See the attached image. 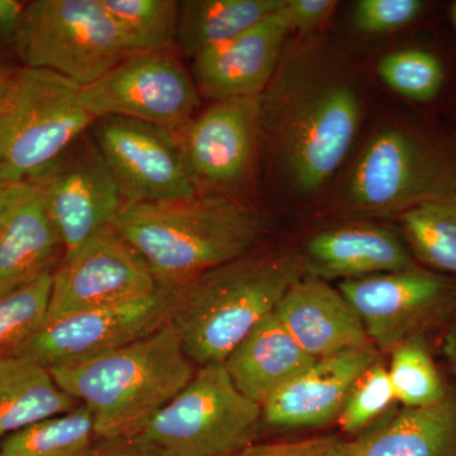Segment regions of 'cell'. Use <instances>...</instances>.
I'll use <instances>...</instances> for the list:
<instances>
[{
    "mask_svg": "<svg viewBox=\"0 0 456 456\" xmlns=\"http://www.w3.org/2000/svg\"><path fill=\"white\" fill-rule=\"evenodd\" d=\"M112 227L165 289L253 253L264 230L250 207L203 193L171 202L126 204Z\"/></svg>",
    "mask_w": 456,
    "mask_h": 456,
    "instance_id": "cell-1",
    "label": "cell"
},
{
    "mask_svg": "<svg viewBox=\"0 0 456 456\" xmlns=\"http://www.w3.org/2000/svg\"><path fill=\"white\" fill-rule=\"evenodd\" d=\"M305 274L301 255H245L173 289L169 322L193 364H224Z\"/></svg>",
    "mask_w": 456,
    "mask_h": 456,
    "instance_id": "cell-2",
    "label": "cell"
},
{
    "mask_svg": "<svg viewBox=\"0 0 456 456\" xmlns=\"http://www.w3.org/2000/svg\"><path fill=\"white\" fill-rule=\"evenodd\" d=\"M171 323L94 358L50 369L62 391L88 408L95 436L130 440L194 377Z\"/></svg>",
    "mask_w": 456,
    "mask_h": 456,
    "instance_id": "cell-3",
    "label": "cell"
},
{
    "mask_svg": "<svg viewBox=\"0 0 456 456\" xmlns=\"http://www.w3.org/2000/svg\"><path fill=\"white\" fill-rule=\"evenodd\" d=\"M287 92L263 94V132L273 137L279 161L302 193H314L344 163L358 134L362 102L345 77L302 74Z\"/></svg>",
    "mask_w": 456,
    "mask_h": 456,
    "instance_id": "cell-4",
    "label": "cell"
},
{
    "mask_svg": "<svg viewBox=\"0 0 456 456\" xmlns=\"http://www.w3.org/2000/svg\"><path fill=\"white\" fill-rule=\"evenodd\" d=\"M80 94L68 77L18 66L0 103V178L29 182L90 130Z\"/></svg>",
    "mask_w": 456,
    "mask_h": 456,
    "instance_id": "cell-5",
    "label": "cell"
},
{
    "mask_svg": "<svg viewBox=\"0 0 456 456\" xmlns=\"http://www.w3.org/2000/svg\"><path fill=\"white\" fill-rule=\"evenodd\" d=\"M456 193V142L411 128H383L354 165L346 185L353 211L407 212Z\"/></svg>",
    "mask_w": 456,
    "mask_h": 456,
    "instance_id": "cell-6",
    "label": "cell"
},
{
    "mask_svg": "<svg viewBox=\"0 0 456 456\" xmlns=\"http://www.w3.org/2000/svg\"><path fill=\"white\" fill-rule=\"evenodd\" d=\"M261 419V406L224 365L209 364L132 440L161 456H235L253 444Z\"/></svg>",
    "mask_w": 456,
    "mask_h": 456,
    "instance_id": "cell-7",
    "label": "cell"
},
{
    "mask_svg": "<svg viewBox=\"0 0 456 456\" xmlns=\"http://www.w3.org/2000/svg\"><path fill=\"white\" fill-rule=\"evenodd\" d=\"M132 53L102 0L27 2L16 40L20 66L53 71L84 88Z\"/></svg>",
    "mask_w": 456,
    "mask_h": 456,
    "instance_id": "cell-8",
    "label": "cell"
},
{
    "mask_svg": "<svg viewBox=\"0 0 456 456\" xmlns=\"http://www.w3.org/2000/svg\"><path fill=\"white\" fill-rule=\"evenodd\" d=\"M200 97L193 77L171 50L132 53L80 94L94 119L122 117L174 134L193 118Z\"/></svg>",
    "mask_w": 456,
    "mask_h": 456,
    "instance_id": "cell-9",
    "label": "cell"
},
{
    "mask_svg": "<svg viewBox=\"0 0 456 456\" xmlns=\"http://www.w3.org/2000/svg\"><path fill=\"white\" fill-rule=\"evenodd\" d=\"M29 183L40 191L65 254L112 227L125 206L112 170L90 131Z\"/></svg>",
    "mask_w": 456,
    "mask_h": 456,
    "instance_id": "cell-10",
    "label": "cell"
},
{
    "mask_svg": "<svg viewBox=\"0 0 456 456\" xmlns=\"http://www.w3.org/2000/svg\"><path fill=\"white\" fill-rule=\"evenodd\" d=\"M173 289L160 288L141 301L46 318L13 355L53 369L94 358L169 323Z\"/></svg>",
    "mask_w": 456,
    "mask_h": 456,
    "instance_id": "cell-11",
    "label": "cell"
},
{
    "mask_svg": "<svg viewBox=\"0 0 456 456\" xmlns=\"http://www.w3.org/2000/svg\"><path fill=\"white\" fill-rule=\"evenodd\" d=\"M160 288L145 260L110 227L64 254L53 273L46 318L141 301Z\"/></svg>",
    "mask_w": 456,
    "mask_h": 456,
    "instance_id": "cell-12",
    "label": "cell"
},
{
    "mask_svg": "<svg viewBox=\"0 0 456 456\" xmlns=\"http://www.w3.org/2000/svg\"><path fill=\"white\" fill-rule=\"evenodd\" d=\"M338 290L359 314L371 345L387 353L422 335L456 303V285L446 275L417 265L346 279Z\"/></svg>",
    "mask_w": 456,
    "mask_h": 456,
    "instance_id": "cell-13",
    "label": "cell"
},
{
    "mask_svg": "<svg viewBox=\"0 0 456 456\" xmlns=\"http://www.w3.org/2000/svg\"><path fill=\"white\" fill-rule=\"evenodd\" d=\"M89 131L112 170L125 206L171 202L200 193L174 132L122 117L95 119Z\"/></svg>",
    "mask_w": 456,
    "mask_h": 456,
    "instance_id": "cell-14",
    "label": "cell"
},
{
    "mask_svg": "<svg viewBox=\"0 0 456 456\" xmlns=\"http://www.w3.org/2000/svg\"><path fill=\"white\" fill-rule=\"evenodd\" d=\"M263 134V95L213 102L175 132L197 191H227L246 178Z\"/></svg>",
    "mask_w": 456,
    "mask_h": 456,
    "instance_id": "cell-15",
    "label": "cell"
},
{
    "mask_svg": "<svg viewBox=\"0 0 456 456\" xmlns=\"http://www.w3.org/2000/svg\"><path fill=\"white\" fill-rule=\"evenodd\" d=\"M278 11L253 28L191 59V75L200 95L218 102L264 94L290 33Z\"/></svg>",
    "mask_w": 456,
    "mask_h": 456,
    "instance_id": "cell-16",
    "label": "cell"
},
{
    "mask_svg": "<svg viewBox=\"0 0 456 456\" xmlns=\"http://www.w3.org/2000/svg\"><path fill=\"white\" fill-rule=\"evenodd\" d=\"M377 360L378 350L371 344L317 359L261 406L264 421L278 428L338 421L351 386Z\"/></svg>",
    "mask_w": 456,
    "mask_h": 456,
    "instance_id": "cell-17",
    "label": "cell"
},
{
    "mask_svg": "<svg viewBox=\"0 0 456 456\" xmlns=\"http://www.w3.org/2000/svg\"><path fill=\"white\" fill-rule=\"evenodd\" d=\"M274 314L314 359L371 344L359 314L340 290L308 273L287 290Z\"/></svg>",
    "mask_w": 456,
    "mask_h": 456,
    "instance_id": "cell-18",
    "label": "cell"
},
{
    "mask_svg": "<svg viewBox=\"0 0 456 456\" xmlns=\"http://www.w3.org/2000/svg\"><path fill=\"white\" fill-rule=\"evenodd\" d=\"M64 254L40 191L18 183L0 224V296L53 274Z\"/></svg>",
    "mask_w": 456,
    "mask_h": 456,
    "instance_id": "cell-19",
    "label": "cell"
},
{
    "mask_svg": "<svg viewBox=\"0 0 456 456\" xmlns=\"http://www.w3.org/2000/svg\"><path fill=\"white\" fill-rule=\"evenodd\" d=\"M308 274L358 279L412 268L413 255L391 231L354 224L318 233L307 245Z\"/></svg>",
    "mask_w": 456,
    "mask_h": 456,
    "instance_id": "cell-20",
    "label": "cell"
},
{
    "mask_svg": "<svg viewBox=\"0 0 456 456\" xmlns=\"http://www.w3.org/2000/svg\"><path fill=\"white\" fill-rule=\"evenodd\" d=\"M316 360L297 344L273 312L237 345L224 365L236 388L263 406Z\"/></svg>",
    "mask_w": 456,
    "mask_h": 456,
    "instance_id": "cell-21",
    "label": "cell"
},
{
    "mask_svg": "<svg viewBox=\"0 0 456 456\" xmlns=\"http://www.w3.org/2000/svg\"><path fill=\"white\" fill-rule=\"evenodd\" d=\"M350 456H456V393L387 417L349 443Z\"/></svg>",
    "mask_w": 456,
    "mask_h": 456,
    "instance_id": "cell-22",
    "label": "cell"
},
{
    "mask_svg": "<svg viewBox=\"0 0 456 456\" xmlns=\"http://www.w3.org/2000/svg\"><path fill=\"white\" fill-rule=\"evenodd\" d=\"M79 404L60 388L49 368L22 356L0 359V441Z\"/></svg>",
    "mask_w": 456,
    "mask_h": 456,
    "instance_id": "cell-23",
    "label": "cell"
},
{
    "mask_svg": "<svg viewBox=\"0 0 456 456\" xmlns=\"http://www.w3.org/2000/svg\"><path fill=\"white\" fill-rule=\"evenodd\" d=\"M281 0H184L179 2L175 45L196 57L277 13Z\"/></svg>",
    "mask_w": 456,
    "mask_h": 456,
    "instance_id": "cell-24",
    "label": "cell"
},
{
    "mask_svg": "<svg viewBox=\"0 0 456 456\" xmlns=\"http://www.w3.org/2000/svg\"><path fill=\"white\" fill-rule=\"evenodd\" d=\"M399 217L413 256L432 272L456 275V193L419 204Z\"/></svg>",
    "mask_w": 456,
    "mask_h": 456,
    "instance_id": "cell-25",
    "label": "cell"
},
{
    "mask_svg": "<svg viewBox=\"0 0 456 456\" xmlns=\"http://www.w3.org/2000/svg\"><path fill=\"white\" fill-rule=\"evenodd\" d=\"M88 408L45 419L0 441V456H86L94 439Z\"/></svg>",
    "mask_w": 456,
    "mask_h": 456,
    "instance_id": "cell-26",
    "label": "cell"
},
{
    "mask_svg": "<svg viewBox=\"0 0 456 456\" xmlns=\"http://www.w3.org/2000/svg\"><path fill=\"white\" fill-rule=\"evenodd\" d=\"M395 399L404 407H428L448 395L424 336L407 338L391 351L388 368Z\"/></svg>",
    "mask_w": 456,
    "mask_h": 456,
    "instance_id": "cell-27",
    "label": "cell"
},
{
    "mask_svg": "<svg viewBox=\"0 0 456 456\" xmlns=\"http://www.w3.org/2000/svg\"><path fill=\"white\" fill-rule=\"evenodd\" d=\"M121 27L134 53L167 51L175 45L179 2L175 0H102Z\"/></svg>",
    "mask_w": 456,
    "mask_h": 456,
    "instance_id": "cell-28",
    "label": "cell"
},
{
    "mask_svg": "<svg viewBox=\"0 0 456 456\" xmlns=\"http://www.w3.org/2000/svg\"><path fill=\"white\" fill-rule=\"evenodd\" d=\"M51 284L46 274L0 296V359L13 355L46 320Z\"/></svg>",
    "mask_w": 456,
    "mask_h": 456,
    "instance_id": "cell-29",
    "label": "cell"
},
{
    "mask_svg": "<svg viewBox=\"0 0 456 456\" xmlns=\"http://www.w3.org/2000/svg\"><path fill=\"white\" fill-rule=\"evenodd\" d=\"M378 74L393 92L419 103L434 101L445 82V69L439 57L422 49L388 53L380 60Z\"/></svg>",
    "mask_w": 456,
    "mask_h": 456,
    "instance_id": "cell-30",
    "label": "cell"
},
{
    "mask_svg": "<svg viewBox=\"0 0 456 456\" xmlns=\"http://www.w3.org/2000/svg\"><path fill=\"white\" fill-rule=\"evenodd\" d=\"M397 402L388 369L379 360L365 369L351 386L338 422L347 434H360L382 419Z\"/></svg>",
    "mask_w": 456,
    "mask_h": 456,
    "instance_id": "cell-31",
    "label": "cell"
},
{
    "mask_svg": "<svg viewBox=\"0 0 456 456\" xmlns=\"http://www.w3.org/2000/svg\"><path fill=\"white\" fill-rule=\"evenodd\" d=\"M419 0H360L354 11V26L365 33H389L404 28L421 16Z\"/></svg>",
    "mask_w": 456,
    "mask_h": 456,
    "instance_id": "cell-32",
    "label": "cell"
},
{
    "mask_svg": "<svg viewBox=\"0 0 456 456\" xmlns=\"http://www.w3.org/2000/svg\"><path fill=\"white\" fill-rule=\"evenodd\" d=\"M235 456H350V450L347 441L325 436L293 443L251 444Z\"/></svg>",
    "mask_w": 456,
    "mask_h": 456,
    "instance_id": "cell-33",
    "label": "cell"
},
{
    "mask_svg": "<svg viewBox=\"0 0 456 456\" xmlns=\"http://www.w3.org/2000/svg\"><path fill=\"white\" fill-rule=\"evenodd\" d=\"M334 0H281L279 14L289 32H312L334 13Z\"/></svg>",
    "mask_w": 456,
    "mask_h": 456,
    "instance_id": "cell-34",
    "label": "cell"
},
{
    "mask_svg": "<svg viewBox=\"0 0 456 456\" xmlns=\"http://www.w3.org/2000/svg\"><path fill=\"white\" fill-rule=\"evenodd\" d=\"M27 2L0 0V65L9 66L8 57L16 56L17 32Z\"/></svg>",
    "mask_w": 456,
    "mask_h": 456,
    "instance_id": "cell-35",
    "label": "cell"
},
{
    "mask_svg": "<svg viewBox=\"0 0 456 456\" xmlns=\"http://www.w3.org/2000/svg\"><path fill=\"white\" fill-rule=\"evenodd\" d=\"M108 445L86 456H161L134 440H104Z\"/></svg>",
    "mask_w": 456,
    "mask_h": 456,
    "instance_id": "cell-36",
    "label": "cell"
},
{
    "mask_svg": "<svg viewBox=\"0 0 456 456\" xmlns=\"http://www.w3.org/2000/svg\"><path fill=\"white\" fill-rule=\"evenodd\" d=\"M443 353L450 369L456 375V316L449 323L448 330L444 336Z\"/></svg>",
    "mask_w": 456,
    "mask_h": 456,
    "instance_id": "cell-37",
    "label": "cell"
},
{
    "mask_svg": "<svg viewBox=\"0 0 456 456\" xmlns=\"http://www.w3.org/2000/svg\"><path fill=\"white\" fill-rule=\"evenodd\" d=\"M17 184L18 183L7 182V180L0 178V224H2L4 213L11 203Z\"/></svg>",
    "mask_w": 456,
    "mask_h": 456,
    "instance_id": "cell-38",
    "label": "cell"
},
{
    "mask_svg": "<svg viewBox=\"0 0 456 456\" xmlns=\"http://www.w3.org/2000/svg\"><path fill=\"white\" fill-rule=\"evenodd\" d=\"M17 68L0 65V103L7 97L9 89H11L12 79H13L14 71H16Z\"/></svg>",
    "mask_w": 456,
    "mask_h": 456,
    "instance_id": "cell-39",
    "label": "cell"
},
{
    "mask_svg": "<svg viewBox=\"0 0 456 456\" xmlns=\"http://www.w3.org/2000/svg\"><path fill=\"white\" fill-rule=\"evenodd\" d=\"M452 20L456 28V2L452 5Z\"/></svg>",
    "mask_w": 456,
    "mask_h": 456,
    "instance_id": "cell-40",
    "label": "cell"
}]
</instances>
